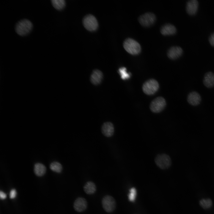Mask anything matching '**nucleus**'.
I'll list each match as a JSON object with an SVG mask.
<instances>
[{
	"label": "nucleus",
	"mask_w": 214,
	"mask_h": 214,
	"mask_svg": "<svg viewBox=\"0 0 214 214\" xmlns=\"http://www.w3.org/2000/svg\"><path fill=\"white\" fill-rule=\"evenodd\" d=\"M32 27L33 25L31 21L27 19H23L17 23L15 26V30L19 35L24 36L31 32Z\"/></svg>",
	"instance_id": "f257e3e1"
},
{
	"label": "nucleus",
	"mask_w": 214,
	"mask_h": 214,
	"mask_svg": "<svg viewBox=\"0 0 214 214\" xmlns=\"http://www.w3.org/2000/svg\"><path fill=\"white\" fill-rule=\"evenodd\" d=\"M123 46L128 53L133 55L138 54L141 51V48L140 44L131 38L126 39L124 42Z\"/></svg>",
	"instance_id": "f03ea898"
},
{
	"label": "nucleus",
	"mask_w": 214,
	"mask_h": 214,
	"mask_svg": "<svg viewBox=\"0 0 214 214\" xmlns=\"http://www.w3.org/2000/svg\"><path fill=\"white\" fill-rule=\"evenodd\" d=\"M155 162L156 165L163 170L168 169L171 164V160L170 156L165 153L157 155L155 158Z\"/></svg>",
	"instance_id": "7ed1b4c3"
},
{
	"label": "nucleus",
	"mask_w": 214,
	"mask_h": 214,
	"mask_svg": "<svg viewBox=\"0 0 214 214\" xmlns=\"http://www.w3.org/2000/svg\"><path fill=\"white\" fill-rule=\"evenodd\" d=\"M159 88L158 82L155 79H151L146 81L143 84L142 90L144 92L148 95L154 94Z\"/></svg>",
	"instance_id": "20e7f679"
},
{
	"label": "nucleus",
	"mask_w": 214,
	"mask_h": 214,
	"mask_svg": "<svg viewBox=\"0 0 214 214\" xmlns=\"http://www.w3.org/2000/svg\"><path fill=\"white\" fill-rule=\"evenodd\" d=\"M101 203L103 208L108 213L113 212L116 208V201L114 198L110 195L104 196L102 199Z\"/></svg>",
	"instance_id": "39448f33"
},
{
	"label": "nucleus",
	"mask_w": 214,
	"mask_h": 214,
	"mask_svg": "<svg viewBox=\"0 0 214 214\" xmlns=\"http://www.w3.org/2000/svg\"><path fill=\"white\" fill-rule=\"evenodd\" d=\"M166 105V101L164 98L161 97H158L151 102L150 105V108L153 112L158 113L164 109Z\"/></svg>",
	"instance_id": "423d86ee"
},
{
	"label": "nucleus",
	"mask_w": 214,
	"mask_h": 214,
	"mask_svg": "<svg viewBox=\"0 0 214 214\" xmlns=\"http://www.w3.org/2000/svg\"><path fill=\"white\" fill-rule=\"evenodd\" d=\"M156 20L155 15L151 12H147L141 15L138 19L140 23L145 27L152 25L155 23Z\"/></svg>",
	"instance_id": "0eeeda50"
},
{
	"label": "nucleus",
	"mask_w": 214,
	"mask_h": 214,
	"mask_svg": "<svg viewBox=\"0 0 214 214\" xmlns=\"http://www.w3.org/2000/svg\"><path fill=\"white\" fill-rule=\"evenodd\" d=\"M83 24L85 28L89 31L95 30L98 26L97 20L92 15H87L84 18Z\"/></svg>",
	"instance_id": "6e6552de"
},
{
	"label": "nucleus",
	"mask_w": 214,
	"mask_h": 214,
	"mask_svg": "<svg viewBox=\"0 0 214 214\" xmlns=\"http://www.w3.org/2000/svg\"><path fill=\"white\" fill-rule=\"evenodd\" d=\"M87 205V201L82 197H78L75 200L73 203L74 209L79 213L85 211L86 209Z\"/></svg>",
	"instance_id": "1a4fd4ad"
},
{
	"label": "nucleus",
	"mask_w": 214,
	"mask_h": 214,
	"mask_svg": "<svg viewBox=\"0 0 214 214\" xmlns=\"http://www.w3.org/2000/svg\"><path fill=\"white\" fill-rule=\"evenodd\" d=\"M183 53V50L181 47L173 46L171 47L167 52L168 57L172 60L176 59L180 57Z\"/></svg>",
	"instance_id": "9d476101"
},
{
	"label": "nucleus",
	"mask_w": 214,
	"mask_h": 214,
	"mask_svg": "<svg viewBox=\"0 0 214 214\" xmlns=\"http://www.w3.org/2000/svg\"><path fill=\"white\" fill-rule=\"evenodd\" d=\"M201 97L200 94L196 91H192L188 95L187 100L188 103L193 106L199 105L201 101Z\"/></svg>",
	"instance_id": "9b49d317"
},
{
	"label": "nucleus",
	"mask_w": 214,
	"mask_h": 214,
	"mask_svg": "<svg viewBox=\"0 0 214 214\" xmlns=\"http://www.w3.org/2000/svg\"><path fill=\"white\" fill-rule=\"evenodd\" d=\"M199 6V3L196 0H191L187 3L186 10L187 12L190 15H195L197 12Z\"/></svg>",
	"instance_id": "f8f14e48"
},
{
	"label": "nucleus",
	"mask_w": 214,
	"mask_h": 214,
	"mask_svg": "<svg viewBox=\"0 0 214 214\" xmlns=\"http://www.w3.org/2000/svg\"><path fill=\"white\" fill-rule=\"evenodd\" d=\"M103 76V73L100 70L98 69L94 70L90 76V81L94 85H98L102 82Z\"/></svg>",
	"instance_id": "ddd939ff"
},
{
	"label": "nucleus",
	"mask_w": 214,
	"mask_h": 214,
	"mask_svg": "<svg viewBox=\"0 0 214 214\" xmlns=\"http://www.w3.org/2000/svg\"><path fill=\"white\" fill-rule=\"evenodd\" d=\"M101 129L103 134L107 137H111L114 133V126L113 124L110 122H106L103 123Z\"/></svg>",
	"instance_id": "4468645a"
},
{
	"label": "nucleus",
	"mask_w": 214,
	"mask_h": 214,
	"mask_svg": "<svg viewBox=\"0 0 214 214\" xmlns=\"http://www.w3.org/2000/svg\"><path fill=\"white\" fill-rule=\"evenodd\" d=\"M160 32L162 34L165 36L171 35L174 34L177 32L174 26L170 24L164 25L160 29Z\"/></svg>",
	"instance_id": "2eb2a0df"
},
{
	"label": "nucleus",
	"mask_w": 214,
	"mask_h": 214,
	"mask_svg": "<svg viewBox=\"0 0 214 214\" xmlns=\"http://www.w3.org/2000/svg\"><path fill=\"white\" fill-rule=\"evenodd\" d=\"M203 83L207 88H211L214 86V73L211 72H208L204 75Z\"/></svg>",
	"instance_id": "dca6fc26"
},
{
	"label": "nucleus",
	"mask_w": 214,
	"mask_h": 214,
	"mask_svg": "<svg viewBox=\"0 0 214 214\" xmlns=\"http://www.w3.org/2000/svg\"><path fill=\"white\" fill-rule=\"evenodd\" d=\"M83 189L85 192L88 195L94 194L96 191V186L95 183L91 181L87 182L84 185Z\"/></svg>",
	"instance_id": "f3484780"
},
{
	"label": "nucleus",
	"mask_w": 214,
	"mask_h": 214,
	"mask_svg": "<svg viewBox=\"0 0 214 214\" xmlns=\"http://www.w3.org/2000/svg\"><path fill=\"white\" fill-rule=\"evenodd\" d=\"M46 168L44 165L40 163H36L34 166V172L39 177L43 176L45 173Z\"/></svg>",
	"instance_id": "a211bd4d"
},
{
	"label": "nucleus",
	"mask_w": 214,
	"mask_h": 214,
	"mask_svg": "<svg viewBox=\"0 0 214 214\" xmlns=\"http://www.w3.org/2000/svg\"><path fill=\"white\" fill-rule=\"evenodd\" d=\"M199 204L204 209H208L212 207L213 202L210 198H203L199 201Z\"/></svg>",
	"instance_id": "6ab92c4d"
},
{
	"label": "nucleus",
	"mask_w": 214,
	"mask_h": 214,
	"mask_svg": "<svg viewBox=\"0 0 214 214\" xmlns=\"http://www.w3.org/2000/svg\"><path fill=\"white\" fill-rule=\"evenodd\" d=\"M51 2L54 8L58 10L63 9L65 5V2L64 0H52Z\"/></svg>",
	"instance_id": "aec40b11"
},
{
	"label": "nucleus",
	"mask_w": 214,
	"mask_h": 214,
	"mask_svg": "<svg viewBox=\"0 0 214 214\" xmlns=\"http://www.w3.org/2000/svg\"><path fill=\"white\" fill-rule=\"evenodd\" d=\"M50 168L53 171L58 173H60L62 169V165L57 162H54L51 163Z\"/></svg>",
	"instance_id": "412c9836"
},
{
	"label": "nucleus",
	"mask_w": 214,
	"mask_h": 214,
	"mask_svg": "<svg viewBox=\"0 0 214 214\" xmlns=\"http://www.w3.org/2000/svg\"><path fill=\"white\" fill-rule=\"evenodd\" d=\"M119 72L121 78L123 80L128 79L130 77V74L127 72L126 69L125 67H121L119 68Z\"/></svg>",
	"instance_id": "4be33fe9"
},
{
	"label": "nucleus",
	"mask_w": 214,
	"mask_h": 214,
	"mask_svg": "<svg viewBox=\"0 0 214 214\" xmlns=\"http://www.w3.org/2000/svg\"><path fill=\"white\" fill-rule=\"evenodd\" d=\"M130 193L128 195V198L130 201L133 202L135 199L136 195V190L135 188L133 187L129 190Z\"/></svg>",
	"instance_id": "5701e85b"
},
{
	"label": "nucleus",
	"mask_w": 214,
	"mask_h": 214,
	"mask_svg": "<svg viewBox=\"0 0 214 214\" xmlns=\"http://www.w3.org/2000/svg\"><path fill=\"white\" fill-rule=\"evenodd\" d=\"M16 195V191L15 189H12L11 190L10 193V197L11 199L15 198Z\"/></svg>",
	"instance_id": "b1692460"
},
{
	"label": "nucleus",
	"mask_w": 214,
	"mask_h": 214,
	"mask_svg": "<svg viewBox=\"0 0 214 214\" xmlns=\"http://www.w3.org/2000/svg\"><path fill=\"white\" fill-rule=\"evenodd\" d=\"M209 41L210 44L214 47V33L211 34L209 37Z\"/></svg>",
	"instance_id": "393cba45"
},
{
	"label": "nucleus",
	"mask_w": 214,
	"mask_h": 214,
	"mask_svg": "<svg viewBox=\"0 0 214 214\" xmlns=\"http://www.w3.org/2000/svg\"><path fill=\"white\" fill-rule=\"evenodd\" d=\"M7 196L6 194L3 192L1 191L0 192V197L2 199H4Z\"/></svg>",
	"instance_id": "a878e982"
}]
</instances>
